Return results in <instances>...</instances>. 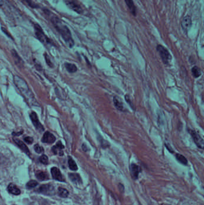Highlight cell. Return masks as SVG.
<instances>
[{
    "label": "cell",
    "mask_w": 204,
    "mask_h": 205,
    "mask_svg": "<svg viewBox=\"0 0 204 205\" xmlns=\"http://www.w3.org/2000/svg\"><path fill=\"white\" fill-rule=\"evenodd\" d=\"M40 162L44 164H47L49 162V160L48 157L46 155H42L40 158H39Z\"/></svg>",
    "instance_id": "cell-27"
},
{
    "label": "cell",
    "mask_w": 204,
    "mask_h": 205,
    "mask_svg": "<svg viewBox=\"0 0 204 205\" xmlns=\"http://www.w3.org/2000/svg\"><path fill=\"white\" fill-rule=\"evenodd\" d=\"M68 166L71 171H76L78 169L76 163L71 157H69L68 158Z\"/></svg>",
    "instance_id": "cell-22"
},
{
    "label": "cell",
    "mask_w": 204,
    "mask_h": 205,
    "mask_svg": "<svg viewBox=\"0 0 204 205\" xmlns=\"http://www.w3.org/2000/svg\"><path fill=\"white\" fill-rule=\"evenodd\" d=\"M65 67L68 72L71 73H75L77 70L76 66L75 64H73L71 63H69V62L65 63Z\"/></svg>",
    "instance_id": "cell-19"
},
{
    "label": "cell",
    "mask_w": 204,
    "mask_h": 205,
    "mask_svg": "<svg viewBox=\"0 0 204 205\" xmlns=\"http://www.w3.org/2000/svg\"><path fill=\"white\" fill-rule=\"evenodd\" d=\"M69 180L72 181L76 185H80L82 184V180L80 178V176L77 173H69Z\"/></svg>",
    "instance_id": "cell-15"
},
{
    "label": "cell",
    "mask_w": 204,
    "mask_h": 205,
    "mask_svg": "<svg viewBox=\"0 0 204 205\" xmlns=\"http://www.w3.org/2000/svg\"><path fill=\"white\" fill-rule=\"evenodd\" d=\"M192 19L191 17L189 16H186L184 17L181 22V27L185 33H187L191 28L192 26Z\"/></svg>",
    "instance_id": "cell-10"
},
{
    "label": "cell",
    "mask_w": 204,
    "mask_h": 205,
    "mask_svg": "<svg viewBox=\"0 0 204 205\" xmlns=\"http://www.w3.org/2000/svg\"><path fill=\"white\" fill-rule=\"evenodd\" d=\"M38 185V182L35 180H31L30 181H29L27 184H26V187L28 188H33L35 187L37 185Z\"/></svg>",
    "instance_id": "cell-26"
},
{
    "label": "cell",
    "mask_w": 204,
    "mask_h": 205,
    "mask_svg": "<svg viewBox=\"0 0 204 205\" xmlns=\"http://www.w3.org/2000/svg\"><path fill=\"white\" fill-rule=\"evenodd\" d=\"M192 73L193 77L197 78L201 75V71L200 68L197 66H194L192 69Z\"/></svg>",
    "instance_id": "cell-24"
},
{
    "label": "cell",
    "mask_w": 204,
    "mask_h": 205,
    "mask_svg": "<svg viewBox=\"0 0 204 205\" xmlns=\"http://www.w3.org/2000/svg\"><path fill=\"white\" fill-rule=\"evenodd\" d=\"M24 141L28 144H32L33 143L34 139L33 137H26L24 138Z\"/></svg>",
    "instance_id": "cell-30"
},
{
    "label": "cell",
    "mask_w": 204,
    "mask_h": 205,
    "mask_svg": "<svg viewBox=\"0 0 204 205\" xmlns=\"http://www.w3.org/2000/svg\"><path fill=\"white\" fill-rule=\"evenodd\" d=\"M156 50L159 52L163 62L166 65L169 64L172 59V57L168 49L161 44H159L156 47Z\"/></svg>",
    "instance_id": "cell-3"
},
{
    "label": "cell",
    "mask_w": 204,
    "mask_h": 205,
    "mask_svg": "<svg viewBox=\"0 0 204 205\" xmlns=\"http://www.w3.org/2000/svg\"><path fill=\"white\" fill-rule=\"evenodd\" d=\"M11 54H12V56L13 57V59H14L15 63L16 64V65H17L19 67H22L24 66V61L21 59V58L18 55L16 51H15L14 49H13L11 51Z\"/></svg>",
    "instance_id": "cell-16"
},
{
    "label": "cell",
    "mask_w": 204,
    "mask_h": 205,
    "mask_svg": "<svg viewBox=\"0 0 204 205\" xmlns=\"http://www.w3.org/2000/svg\"><path fill=\"white\" fill-rule=\"evenodd\" d=\"M34 150L38 154H41L44 152V149L43 148L38 144H36L34 146Z\"/></svg>",
    "instance_id": "cell-28"
},
{
    "label": "cell",
    "mask_w": 204,
    "mask_h": 205,
    "mask_svg": "<svg viewBox=\"0 0 204 205\" xmlns=\"http://www.w3.org/2000/svg\"><path fill=\"white\" fill-rule=\"evenodd\" d=\"M58 194L61 197L66 198L69 195V192H68V191L66 189L60 187V188H58Z\"/></svg>",
    "instance_id": "cell-25"
},
{
    "label": "cell",
    "mask_w": 204,
    "mask_h": 205,
    "mask_svg": "<svg viewBox=\"0 0 204 205\" xmlns=\"http://www.w3.org/2000/svg\"><path fill=\"white\" fill-rule=\"evenodd\" d=\"M34 28H35V35L37 37V39L43 43H50V40L48 39V37L45 35L44 33L43 32L42 28L41 26L38 25V24L34 25Z\"/></svg>",
    "instance_id": "cell-4"
},
{
    "label": "cell",
    "mask_w": 204,
    "mask_h": 205,
    "mask_svg": "<svg viewBox=\"0 0 204 205\" xmlns=\"http://www.w3.org/2000/svg\"><path fill=\"white\" fill-rule=\"evenodd\" d=\"M35 176H36L38 180H47L49 179L48 175L46 173L43 172L42 171H37L35 174Z\"/></svg>",
    "instance_id": "cell-20"
},
{
    "label": "cell",
    "mask_w": 204,
    "mask_h": 205,
    "mask_svg": "<svg viewBox=\"0 0 204 205\" xmlns=\"http://www.w3.org/2000/svg\"><path fill=\"white\" fill-rule=\"evenodd\" d=\"M64 148V146L62 144L60 141H59L52 148V152L55 155L58 154L60 156H62L64 155V152L62 149Z\"/></svg>",
    "instance_id": "cell-13"
},
{
    "label": "cell",
    "mask_w": 204,
    "mask_h": 205,
    "mask_svg": "<svg viewBox=\"0 0 204 205\" xmlns=\"http://www.w3.org/2000/svg\"><path fill=\"white\" fill-rule=\"evenodd\" d=\"M125 2L129 9L131 13L134 15L136 16V7L134 4V2L132 0H125Z\"/></svg>",
    "instance_id": "cell-17"
},
{
    "label": "cell",
    "mask_w": 204,
    "mask_h": 205,
    "mask_svg": "<svg viewBox=\"0 0 204 205\" xmlns=\"http://www.w3.org/2000/svg\"><path fill=\"white\" fill-rule=\"evenodd\" d=\"M64 2L69 9L74 10V11H76L77 13H78L79 14H81L83 12V9L81 7V6L78 3H77L75 1H74V0H64Z\"/></svg>",
    "instance_id": "cell-7"
},
{
    "label": "cell",
    "mask_w": 204,
    "mask_h": 205,
    "mask_svg": "<svg viewBox=\"0 0 204 205\" xmlns=\"http://www.w3.org/2000/svg\"><path fill=\"white\" fill-rule=\"evenodd\" d=\"M13 140L17 144V145L20 148V149L23 152H24L27 155L29 156L31 155V153L29 152V150L28 148L27 147V146L22 141H21L20 140H19L18 139H15V138H13Z\"/></svg>",
    "instance_id": "cell-14"
},
{
    "label": "cell",
    "mask_w": 204,
    "mask_h": 205,
    "mask_svg": "<svg viewBox=\"0 0 204 205\" xmlns=\"http://www.w3.org/2000/svg\"><path fill=\"white\" fill-rule=\"evenodd\" d=\"M24 2H25L26 4H28V6H29L32 8H36L37 6L35 5V4L33 2H32L31 0H23Z\"/></svg>",
    "instance_id": "cell-29"
},
{
    "label": "cell",
    "mask_w": 204,
    "mask_h": 205,
    "mask_svg": "<svg viewBox=\"0 0 204 205\" xmlns=\"http://www.w3.org/2000/svg\"><path fill=\"white\" fill-rule=\"evenodd\" d=\"M8 190L9 192L13 195H19L20 194V191L17 188L16 185L13 184H10L8 186Z\"/></svg>",
    "instance_id": "cell-18"
},
{
    "label": "cell",
    "mask_w": 204,
    "mask_h": 205,
    "mask_svg": "<svg viewBox=\"0 0 204 205\" xmlns=\"http://www.w3.org/2000/svg\"><path fill=\"white\" fill-rule=\"evenodd\" d=\"M14 83L22 95L25 97L26 102L30 105L34 106H38L39 104L35 98V96L33 92L29 89L25 81L18 76H14Z\"/></svg>",
    "instance_id": "cell-1"
},
{
    "label": "cell",
    "mask_w": 204,
    "mask_h": 205,
    "mask_svg": "<svg viewBox=\"0 0 204 205\" xmlns=\"http://www.w3.org/2000/svg\"><path fill=\"white\" fill-rule=\"evenodd\" d=\"M53 25L56 28L58 31L61 35L65 42L67 44L69 48H72L74 45V42L72 37L71 33L68 27L65 25L62 20H60L56 16H52L51 19Z\"/></svg>",
    "instance_id": "cell-2"
},
{
    "label": "cell",
    "mask_w": 204,
    "mask_h": 205,
    "mask_svg": "<svg viewBox=\"0 0 204 205\" xmlns=\"http://www.w3.org/2000/svg\"><path fill=\"white\" fill-rule=\"evenodd\" d=\"M175 157L179 162H180L181 164L183 165H187L188 162H187V158L183 156V155L180 154H176Z\"/></svg>",
    "instance_id": "cell-23"
},
{
    "label": "cell",
    "mask_w": 204,
    "mask_h": 205,
    "mask_svg": "<svg viewBox=\"0 0 204 205\" xmlns=\"http://www.w3.org/2000/svg\"><path fill=\"white\" fill-rule=\"evenodd\" d=\"M23 133V132L22 131L21 133H13V135H15V136H19V135H20V134H22Z\"/></svg>",
    "instance_id": "cell-33"
},
{
    "label": "cell",
    "mask_w": 204,
    "mask_h": 205,
    "mask_svg": "<svg viewBox=\"0 0 204 205\" xmlns=\"http://www.w3.org/2000/svg\"><path fill=\"white\" fill-rule=\"evenodd\" d=\"M4 4V1L3 0H0V6H2Z\"/></svg>",
    "instance_id": "cell-34"
},
{
    "label": "cell",
    "mask_w": 204,
    "mask_h": 205,
    "mask_svg": "<svg viewBox=\"0 0 204 205\" xmlns=\"http://www.w3.org/2000/svg\"><path fill=\"white\" fill-rule=\"evenodd\" d=\"M38 191L40 193L46 195H53L55 193V188L51 185L46 184L42 185L38 189Z\"/></svg>",
    "instance_id": "cell-8"
},
{
    "label": "cell",
    "mask_w": 204,
    "mask_h": 205,
    "mask_svg": "<svg viewBox=\"0 0 204 205\" xmlns=\"http://www.w3.org/2000/svg\"><path fill=\"white\" fill-rule=\"evenodd\" d=\"M56 137L55 136L51 134V133L49 131H46L44 133L42 141L43 143H47V144H53L55 142Z\"/></svg>",
    "instance_id": "cell-11"
},
{
    "label": "cell",
    "mask_w": 204,
    "mask_h": 205,
    "mask_svg": "<svg viewBox=\"0 0 204 205\" xmlns=\"http://www.w3.org/2000/svg\"><path fill=\"white\" fill-rule=\"evenodd\" d=\"M44 57H45V59H46V61L47 64V65L49 66H50L51 67H53V66H52V63H51V60H50V58L49 57V56L47 55V53H45L44 55Z\"/></svg>",
    "instance_id": "cell-31"
},
{
    "label": "cell",
    "mask_w": 204,
    "mask_h": 205,
    "mask_svg": "<svg viewBox=\"0 0 204 205\" xmlns=\"http://www.w3.org/2000/svg\"><path fill=\"white\" fill-rule=\"evenodd\" d=\"M125 100L128 102V104H129V106L131 107V108L134 109V105H133V104H132V102L131 101V100H130V98H129V95H125Z\"/></svg>",
    "instance_id": "cell-32"
},
{
    "label": "cell",
    "mask_w": 204,
    "mask_h": 205,
    "mask_svg": "<svg viewBox=\"0 0 204 205\" xmlns=\"http://www.w3.org/2000/svg\"><path fill=\"white\" fill-rule=\"evenodd\" d=\"M51 173L52 177L54 180H58L60 182H65V180L63 178L60 169L57 167H53L51 168Z\"/></svg>",
    "instance_id": "cell-12"
},
{
    "label": "cell",
    "mask_w": 204,
    "mask_h": 205,
    "mask_svg": "<svg viewBox=\"0 0 204 205\" xmlns=\"http://www.w3.org/2000/svg\"><path fill=\"white\" fill-rule=\"evenodd\" d=\"M130 171H131V175L132 178L133 180H136L138 179V175H139L141 171V169L140 167V166L136 165V164L132 163L131 164V166H130Z\"/></svg>",
    "instance_id": "cell-9"
},
{
    "label": "cell",
    "mask_w": 204,
    "mask_h": 205,
    "mask_svg": "<svg viewBox=\"0 0 204 205\" xmlns=\"http://www.w3.org/2000/svg\"><path fill=\"white\" fill-rule=\"evenodd\" d=\"M113 102L118 110L120 111H124V107H123V104L121 102L119 99H118L116 97H114L113 98Z\"/></svg>",
    "instance_id": "cell-21"
},
{
    "label": "cell",
    "mask_w": 204,
    "mask_h": 205,
    "mask_svg": "<svg viewBox=\"0 0 204 205\" xmlns=\"http://www.w3.org/2000/svg\"><path fill=\"white\" fill-rule=\"evenodd\" d=\"M188 133L192 136V137L196 144L199 148L203 149H204V142L203 139L201 137V136L196 133L195 130H188Z\"/></svg>",
    "instance_id": "cell-5"
},
{
    "label": "cell",
    "mask_w": 204,
    "mask_h": 205,
    "mask_svg": "<svg viewBox=\"0 0 204 205\" xmlns=\"http://www.w3.org/2000/svg\"><path fill=\"white\" fill-rule=\"evenodd\" d=\"M29 116H30L31 120V121H32V122H33L35 128H36V130H37L40 132H43V131H44V128L42 124L40 123V121L38 120L37 113L35 112H32L30 113Z\"/></svg>",
    "instance_id": "cell-6"
}]
</instances>
